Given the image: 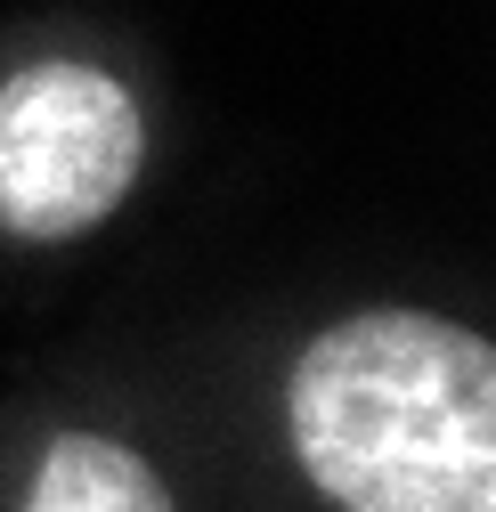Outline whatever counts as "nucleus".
<instances>
[{"instance_id":"nucleus-1","label":"nucleus","mask_w":496,"mask_h":512,"mask_svg":"<svg viewBox=\"0 0 496 512\" xmlns=\"http://www.w3.org/2000/svg\"><path fill=\"white\" fill-rule=\"evenodd\" d=\"M293 456L342 512H496V358L423 309L326 326L285 382Z\"/></svg>"},{"instance_id":"nucleus-2","label":"nucleus","mask_w":496,"mask_h":512,"mask_svg":"<svg viewBox=\"0 0 496 512\" xmlns=\"http://www.w3.org/2000/svg\"><path fill=\"white\" fill-rule=\"evenodd\" d=\"M139 106L98 66H25L0 90V220L25 244L98 228L139 179Z\"/></svg>"},{"instance_id":"nucleus-3","label":"nucleus","mask_w":496,"mask_h":512,"mask_svg":"<svg viewBox=\"0 0 496 512\" xmlns=\"http://www.w3.org/2000/svg\"><path fill=\"white\" fill-rule=\"evenodd\" d=\"M25 512H171V496L147 472V456H131L122 439L66 431L49 439V456L25 488Z\"/></svg>"}]
</instances>
